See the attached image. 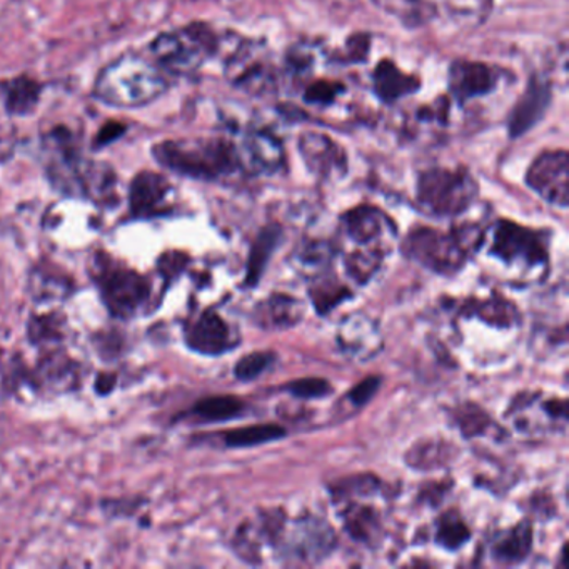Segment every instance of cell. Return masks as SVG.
Returning <instances> with one entry per match:
<instances>
[{
    "label": "cell",
    "instance_id": "obj_10",
    "mask_svg": "<svg viewBox=\"0 0 569 569\" xmlns=\"http://www.w3.org/2000/svg\"><path fill=\"white\" fill-rule=\"evenodd\" d=\"M569 159L565 149L545 150L531 162L528 187L541 199L566 209L569 193Z\"/></svg>",
    "mask_w": 569,
    "mask_h": 569
},
{
    "label": "cell",
    "instance_id": "obj_7",
    "mask_svg": "<svg viewBox=\"0 0 569 569\" xmlns=\"http://www.w3.org/2000/svg\"><path fill=\"white\" fill-rule=\"evenodd\" d=\"M94 281L99 288L104 306L119 319L137 316L149 303L150 282L124 264L111 259L97 263Z\"/></svg>",
    "mask_w": 569,
    "mask_h": 569
},
{
    "label": "cell",
    "instance_id": "obj_13",
    "mask_svg": "<svg viewBox=\"0 0 569 569\" xmlns=\"http://www.w3.org/2000/svg\"><path fill=\"white\" fill-rule=\"evenodd\" d=\"M553 102V84L543 75L533 74L528 78L526 89L508 116L509 140H521L533 131L549 111Z\"/></svg>",
    "mask_w": 569,
    "mask_h": 569
},
{
    "label": "cell",
    "instance_id": "obj_3",
    "mask_svg": "<svg viewBox=\"0 0 569 569\" xmlns=\"http://www.w3.org/2000/svg\"><path fill=\"white\" fill-rule=\"evenodd\" d=\"M47 147L50 153L49 174L56 187L97 203H109L114 197L116 178L111 169L99 168L84 159L68 129H53L47 135Z\"/></svg>",
    "mask_w": 569,
    "mask_h": 569
},
{
    "label": "cell",
    "instance_id": "obj_23",
    "mask_svg": "<svg viewBox=\"0 0 569 569\" xmlns=\"http://www.w3.org/2000/svg\"><path fill=\"white\" fill-rule=\"evenodd\" d=\"M282 241V228L279 225H269L259 232L251 247L247 261L246 286L254 288L266 270L270 256L278 250Z\"/></svg>",
    "mask_w": 569,
    "mask_h": 569
},
{
    "label": "cell",
    "instance_id": "obj_26",
    "mask_svg": "<svg viewBox=\"0 0 569 569\" xmlns=\"http://www.w3.org/2000/svg\"><path fill=\"white\" fill-rule=\"evenodd\" d=\"M346 531L352 540L371 545L382 534V520L376 509L371 506H358L354 503L342 511Z\"/></svg>",
    "mask_w": 569,
    "mask_h": 569
},
{
    "label": "cell",
    "instance_id": "obj_25",
    "mask_svg": "<svg viewBox=\"0 0 569 569\" xmlns=\"http://www.w3.org/2000/svg\"><path fill=\"white\" fill-rule=\"evenodd\" d=\"M40 93H43V86L34 78L25 77V75L14 78L4 86L5 111L11 116L31 114L36 111Z\"/></svg>",
    "mask_w": 569,
    "mask_h": 569
},
{
    "label": "cell",
    "instance_id": "obj_28",
    "mask_svg": "<svg viewBox=\"0 0 569 569\" xmlns=\"http://www.w3.org/2000/svg\"><path fill=\"white\" fill-rule=\"evenodd\" d=\"M284 436V427L278 426V424H254V426L226 431L221 438L226 448H253V446L278 441Z\"/></svg>",
    "mask_w": 569,
    "mask_h": 569
},
{
    "label": "cell",
    "instance_id": "obj_38",
    "mask_svg": "<svg viewBox=\"0 0 569 569\" xmlns=\"http://www.w3.org/2000/svg\"><path fill=\"white\" fill-rule=\"evenodd\" d=\"M371 37L367 34H354L346 40L344 50L338 59L341 64H363L370 53Z\"/></svg>",
    "mask_w": 569,
    "mask_h": 569
},
{
    "label": "cell",
    "instance_id": "obj_29",
    "mask_svg": "<svg viewBox=\"0 0 569 569\" xmlns=\"http://www.w3.org/2000/svg\"><path fill=\"white\" fill-rule=\"evenodd\" d=\"M471 537L470 528L464 523L463 518L459 517L458 511H448L439 518L438 530H436V541L443 548L455 549L467 545Z\"/></svg>",
    "mask_w": 569,
    "mask_h": 569
},
{
    "label": "cell",
    "instance_id": "obj_33",
    "mask_svg": "<svg viewBox=\"0 0 569 569\" xmlns=\"http://www.w3.org/2000/svg\"><path fill=\"white\" fill-rule=\"evenodd\" d=\"M456 424L467 438L481 436L492 426V420L474 404L461 405L455 414Z\"/></svg>",
    "mask_w": 569,
    "mask_h": 569
},
{
    "label": "cell",
    "instance_id": "obj_17",
    "mask_svg": "<svg viewBox=\"0 0 569 569\" xmlns=\"http://www.w3.org/2000/svg\"><path fill=\"white\" fill-rule=\"evenodd\" d=\"M171 184L156 172H140L129 187V209L137 219L160 218L169 213Z\"/></svg>",
    "mask_w": 569,
    "mask_h": 569
},
{
    "label": "cell",
    "instance_id": "obj_8",
    "mask_svg": "<svg viewBox=\"0 0 569 569\" xmlns=\"http://www.w3.org/2000/svg\"><path fill=\"white\" fill-rule=\"evenodd\" d=\"M226 77L235 89L251 96H266L276 89V72L264 44L241 40L225 61Z\"/></svg>",
    "mask_w": 569,
    "mask_h": 569
},
{
    "label": "cell",
    "instance_id": "obj_34",
    "mask_svg": "<svg viewBox=\"0 0 569 569\" xmlns=\"http://www.w3.org/2000/svg\"><path fill=\"white\" fill-rule=\"evenodd\" d=\"M346 93V86L336 81H317L304 89L303 100L307 106L329 107Z\"/></svg>",
    "mask_w": 569,
    "mask_h": 569
},
{
    "label": "cell",
    "instance_id": "obj_24",
    "mask_svg": "<svg viewBox=\"0 0 569 569\" xmlns=\"http://www.w3.org/2000/svg\"><path fill=\"white\" fill-rule=\"evenodd\" d=\"M533 545L531 524L520 523L499 534L493 543V558L503 562H521L530 555Z\"/></svg>",
    "mask_w": 569,
    "mask_h": 569
},
{
    "label": "cell",
    "instance_id": "obj_31",
    "mask_svg": "<svg viewBox=\"0 0 569 569\" xmlns=\"http://www.w3.org/2000/svg\"><path fill=\"white\" fill-rule=\"evenodd\" d=\"M383 257H385V251L382 250H364L352 253L346 259L348 275L354 281L360 282V284H366L373 278L374 273L382 266Z\"/></svg>",
    "mask_w": 569,
    "mask_h": 569
},
{
    "label": "cell",
    "instance_id": "obj_18",
    "mask_svg": "<svg viewBox=\"0 0 569 569\" xmlns=\"http://www.w3.org/2000/svg\"><path fill=\"white\" fill-rule=\"evenodd\" d=\"M342 231L349 239L370 246L371 250H382V242L385 238L395 235V225L388 218V214L383 213L374 206H360L342 214Z\"/></svg>",
    "mask_w": 569,
    "mask_h": 569
},
{
    "label": "cell",
    "instance_id": "obj_11",
    "mask_svg": "<svg viewBox=\"0 0 569 569\" xmlns=\"http://www.w3.org/2000/svg\"><path fill=\"white\" fill-rule=\"evenodd\" d=\"M499 81L501 71L486 62L455 59L448 69L449 94L459 106L495 93Z\"/></svg>",
    "mask_w": 569,
    "mask_h": 569
},
{
    "label": "cell",
    "instance_id": "obj_12",
    "mask_svg": "<svg viewBox=\"0 0 569 569\" xmlns=\"http://www.w3.org/2000/svg\"><path fill=\"white\" fill-rule=\"evenodd\" d=\"M242 165L251 175H276L286 169V150L282 141L266 128L250 129L242 135Z\"/></svg>",
    "mask_w": 569,
    "mask_h": 569
},
{
    "label": "cell",
    "instance_id": "obj_27",
    "mask_svg": "<svg viewBox=\"0 0 569 569\" xmlns=\"http://www.w3.org/2000/svg\"><path fill=\"white\" fill-rule=\"evenodd\" d=\"M246 411V404L234 396H210L193 405V416L203 423H222L235 420Z\"/></svg>",
    "mask_w": 569,
    "mask_h": 569
},
{
    "label": "cell",
    "instance_id": "obj_37",
    "mask_svg": "<svg viewBox=\"0 0 569 569\" xmlns=\"http://www.w3.org/2000/svg\"><path fill=\"white\" fill-rule=\"evenodd\" d=\"M284 391H288L294 398L319 399L328 396L332 391V386L331 383L319 379V377H304V379H298V382L286 385Z\"/></svg>",
    "mask_w": 569,
    "mask_h": 569
},
{
    "label": "cell",
    "instance_id": "obj_5",
    "mask_svg": "<svg viewBox=\"0 0 569 569\" xmlns=\"http://www.w3.org/2000/svg\"><path fill=\"white\" fill-rule=\"evenodd\" d=\"M221 43L210 25L193 22L159 34L150 43V58L169 77H189L219 52Z\"/></svg>",
    "mask_w": 569,
    "mask_h": 569
},
{
    "label": "cell",
    "instance_id": "obj_15",
    "mask_svg": "<svg viewBox=\"0 0 569 569\" xmlns=\"http://www.w3.org/2000/svg\"><path fill=\"white\" fill-rule=\"evenodd\" d=\"M298 149L304 165L316 178L323 181H335L348 174V153L329 135L320 132H304L298 141Z\"/></svg>",
    "mask_w": 569,
    "mask_h": 569
},
{
    "label": "cell",
    "instance_id": "obj_21",
    "mask_svg": "<svg viewBox=\"0 0 569 569\" xmlns=\"http://www.w3.org/2000/svg\"><path fill=\"white\" fill-rule=\"evenodd\" d=\"M303 306L295 298L288 294L270 295L257 306L256 323L261 328L288 329L300 323Z\"/></svg>",
    "mask_w": 569,
    "mask_h": 569
},
{
    "label": "cell",
    "instance_id": "obj_40",
    "mask_svg": "<svg viewBox=\"0 0 569 569\" xmlns=\"http://www.w3.org/2000/svg\"><path fill=\"white\" fill-rule=\"evenodd\" d=\"M122 132H124V128L121 124H114V122L107 124L97 137V146H106V144L112 143V141L121 137Z\"/></svg>",
    "mask_w": 569,
    "mask_h": 569
},
{
    "label": "cell",
    "instance_id": "obj_20",
    "mask_svg": "<svg viewBox=\"0 0 569 569\" xmlns=\"http://www.w3.org/2000/svg\"><path fill=\"white\" fill-rule=\"evenodd\" d=\"M421 78L401 71L391 59L379 62L373 72V93L386 106L420 93Z\"/></svg>",
    "mask_w": 569,
    "mask_h": 569
},
{
    "label": "cell",
    "instance_id": "obj_35",
    "mask_svg": "<svg viewBox=\"0 0 569 569\" xmlns=\"http://www.w3.org/2000/svg\"><path fill=\"white\" fill-rule=\"evenodd\" d=\"M275 360L273 352H251V354L238 361L234 367V376L238 377L239 382H254L256 377L269 370Z\"/></svg>",
    "mask_w": 569,
    "mask_h": 569
},
{
    "label": "cell",
    "instance_id": "obj_16",
    "mask_svg": "<svg viewBox=\"0 0 569 569\" xmlns=\"http://www.w3.org/2000/svg\"><path fill=\"white\" fill-rule=\"evenodd\" d=\"M185 344L203 356H221L238 346L229 324L214 311H206L185 329Z\"/></svg>",
    "mask_w": 569,
    "mask_h": 569
},
{
    "label": "cell",
    "instance_id": "obj_32",
    "mask_svg": "<svg viewBox=\"0 0 569 569\" xmlns=\"http://www.w3.org/2000/svg\"><path fill=\"white\" fill-rule=\"evenodd\" d=\"M310 294L311 298H313V303L314 306L317 307V311H319L320 314H326L328 311L335 310L346 298H349L351 292L336 281L323 279V281L316 282V284L311 288Z\"/></svg>",
    "mask_w": 569,
    "mask_h": 569
},
{
    "label": "cell",
    "instance_id": "obj_6",
    "mask_svg": "<svg viewBox=\"0 0 569 569\" xmlns=\"http://www.w3.org/2000/svg\"><path fill=\"white\" fill-rule=\"evenodd\" d=\"M476 197L477 182L464 168H431L417 175V204L436 218L467 213Z\"/></svg>",
    "mask_w": 569,
    "mask_h": 569
},
{
    "label": "cell",
    "instance_id": "obj_22",
    "mask_svg": "<svg viewBox=\"0 0 569 569\" xmlns=\"http://www.w3.org/2000/svg\"><path fill=\"white\" fill-rule=\"evenodd\" d=\"M339 344L351 354H373L379 349V336L371 319L363 316H352L341 324Z\"/></svg>",
    "mask_w": 569,
    "mask_h": 569
},
{
    "label": "cell",
    "instance_id": "obj_1",
    "mask_svg": "<svg viewBox=\"0 0 569 569\" xmlns=\"http://www.w3.org/2000/svg\"><path fill=\"white\" fill-rule=\"evenodd\" d=\"M154 159L169 171L204 182H221L246 174L241 149L225 135L162 141L153 149Z\"/></svg>",
    "mask_w": 569,
    "mask_h": 569
},
{
    "label": "cell",
    "instance_id": "obj_30",
    "mask_svg": "<svg viewBox=\"0 0 569 569\" xmlns=\"http://www.w3.org/2000/svg\"><path fill=\"white\" fill-rule=\"evenodd\" d=\"M451 445H445V443H421L416 448L411 449L408 455V464H411L417 470H433V468L443 467L448 463L451 459L452 452Z\"/></svg>",
    "mask_w": 569,
    "mask_h": 569
},
{
    "label": "cell",
    "instance_id": "obj_14",
    "mask_svg": "<svg viewBox=\"0 0 569 569\" xmlns=\"http://www.w3.org/2000/svg\"><path fill=\"white\" fill-rule=\"evenodd\" d=\"M336 548V534L326 521L306 517L295 521L286 540L282 555L303 562H317L328 558Z\"/></svg>",
    "mask_w": 569,
    "mask_h": 569
},
{
    "label": "cell",
    "instance_id": "obj_36",
    "mask_svg": "<svg viewBox=\"0 0 569 569\" xmlns=\"http://www.w3.org/2000/svg\"><path fill=\"white\" fill-rule=\"evenodd\" d=\"M481 319L486 323L498 324V326H511L518 317V311L508 301H486L474 306Z\"/></svg>",
    "mask_w": 569,
    "mask_h": 569
},
{
    "label": "cell",
    "instance_id": "obj_19",
    "mask_svg": "<svg viewBox=\"0 0 569 569\" xmlns=\"http://www.w3.org/2000/svg\"><path fill=\"white\" fill-rule=\"evenodd\" d=\"M284 536V514L279 511L264 512L256 523L242 524L234 537V552L247 562H257L261 546L278 545Z\"/></svg>",
    "mask_w": 569,
    "mask_h": 569
},
{
    "label": "cell",
    "instance_id": "obj_2",
    "mask_svg": "<svg viewBox=\"0 0 569 569\" xmlns=\"http://www.w3.org/2000/svg\"><path fill=\"white\" fill-rule=\"evenodd\" d=\"M171 78L153 58L124 53L109 62L94 83V97L118 109H140L165 96Z\"/></svg>",
    "mask_w": 569,
    "mask_h": 569
},
{
    "label": "cell",
    "instance_id": "obj_39",
    "mask_svg": "<svg viewBox=\"0 0 569 569\" xmlns=\"http://www.w3.org/2000/svg\"><path fill=\"white\" fill-rule=\"evenodd\" d=\"M382 386V379L379 377H367L360 385L354 386V388L349 391L348 399L352 402V404L361 405L366 404L374 395H376L377 389Z\"/></svg>",
    "mask_w": 569,
    "mask_h": 569
},
{
    "label": "cell",
    "instance_id": "obj_4",
    "mask_svg": "<svg viewBox=\"0 0 569 569\" xmlns=\"http://www.w3.org/2000/svg\"><path fill=\"white\" fill-rule=\"evenodd\" d=\"M483 239V231L476 225L459 226L451 232L417 228L404 239L402 251L433 273L449 276L464 266Z\"/></svg>",
    "mask_w": 569,
    "mask_h": 569
},
{
    "label": "cell",
    "instance_id": "obj_9",
    "mask_svg": "<svg viewBox=\"0 0 569 569\" xmlns=\"http://www.w3.org/2000/svg\"><path fill=\"white\" fill-rule=\"evenodd\" d=\"M492 254L508 264L537 266L548 259V246L543 232L533 231L517 222L499 221L495 226Z\"/></svg>",
    "mask_w": 569,
    "mask_h": 569
}]
</instances>
